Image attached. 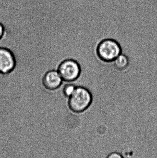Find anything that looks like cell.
Here are the masks:
<instances>
[{
	"mask_svg": "<svg viewBox=\"0 0 157 158\" xmlns=\"http://www.w3.org/2000/svg\"><path fill=\"white\" fill-rule=\"evenodd\" d=\"M5 30L4 27L2 24L0 23V40L2 39L4 35Z\"/></svg>",
	"mask_w": 157,
	"mask_h": 158,
	"instance_id": "cell-9",
	"label": "cell"
},
{
	"mask_svg": "<svg viewBox=\"0 0 157 158\" xmlns=\"http://www.w3.org/2000/svg\"><path fill=\"white\" fill-rule=\"evenodd\" d=\"M16 66V60L13 52L4 47H0V75L11 74Z\"/></svg>",
	"mask_w": 157,
	"mask_h": 158,
	"instance_id": "cell-4",
	"label": "cell"
},
{
	"mask_svg": "<svg viewBox=\"0 0 157 158\" xmlns=\"http://www.w3.org/2000/svg\"><path fill=\"white\" fill-rule=\"evenodd\" d=\"M92 99V94L88 89L83 86H78L69 98L68 106L73 112L81 113L89 107Z\"/></svg>",
	"mask_w": 157,
	"mask_h": 158,
	"instance_id": "cell-1",
	"label": "cell"
},
{
	"mask_svg": "<svg viewBox=\"0 0 157 158\" xmlns=\"http://www.w3.org/2000/svg\"><path fill=\"white\" fill-rule=\"evenodd\" d=\"M57 71L63 81L71 82L79 77L81 74V67L75 60L66 59L59 64Z\"/></svg>",
	"mask_w": 157,
	"mask_h": 158,
	"instance_id": "cell-3",
	"label": "cell"
},
{
	"mask_svg": "<svg viewBox=\"0 0 157 158\" xmlns=\"http://www.w3.org/2000/svg\"><path fill=\"white\" fill-rule=\"evenodd\" d=\"M115 68L119 70H124L129 65V60L125 55L121 54L114 61Z\"/></svg>",
	"mask_w": 157,
	"mask_h": 158,
	"instance_id": "cell-6",
	"label": "cell"
},
{
	"mask_svg": "<svg viewBox=\"0 0 157 158\" xmlns=\"http://www.w3.org/2000/svg\"><path fill=\"white\" fill-rule=\"evenodd\" d=\"M99 58L106 63L112 62L121 54L122 49L119 43L112 39H106L100 43L97 47Z\"/></svg>",
	"mask_w": 157,
	"mask_h": 158,
	"instance_id": "cell-2",
	"label": "cell"
},
{
	"mask_svg": "<svg viewBox=\"0 0 157 158\" xmlns=\"http://www.w3.org/2000/svg\"><path fill=\"white\" fill-rule=\"evenodd\" d=\"M76 87L74 85L72 84L65 85L63 88V94L64 95L69 98L73 94Z\"/></svg>",
	"mask_w": 157,
	"mask_h": 158,
	"instance_id": "cell-7",
	"label": "cell"
},
{
	"mask_svg": "<svg viewBox=\"0 0 157 158\" xmlns=\"http://www.w3.org/2000/svg\"><path fill=\"white\" fill-rule=\"evenodd\" d=\"M41 82L45 89L54 91L61 86L63 80L57 70H51L44 74Z\"/></svg>",
	"mask_w": 157,
	"mask_h": 158,
	"instance_id": "cell-5",
	"label": "cell"
},
{
	"mask_svg": "<svg viewBox=\"0 0 157 158\" xmlns=\"http://www.w3.org/2000/svg\"><path fill=\"white\" fill-rule=\"evenodd\" d=\"M107 158H123L120 153L113 152L111 153L107 156Z\"/></svg>",
	"mask_w": 157,
	"mask_h": 158,
	"instance_id": "cell-8",
	"label": "cell"
}]
</instances>
